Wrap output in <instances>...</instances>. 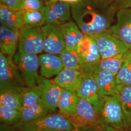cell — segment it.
Instances as JSON below:
<instances>
[{
  "mask_svg": "<svg viewBox=\"0 0 131 131\" xmlns=\"http://www.w3.org/2000/svg\"><path fill=\"white\" fill-rule=\"evenodd\" d=\"M46 2L44 0H23L24 11H41L44 8Z\"/></svg>",
  "mask_w": 131,
  "mask_h": 131,
  "instance_id": "31",
  "label": "cell"
},
{
  "mask_svg": "<svg viewBox=\"0 0 131 131\" xmlns=\"http://www.w3.org/2000/svg\"><path fill=\"white\" fill-rule=\"evenodd\" d=\"M116 23L109 31L115 37L131 45V8L118 10Z\"/></svg>",
  "mask_w": 131,
  "mask_h": 131,
  "instance_id": "12",
  "label": "cell"
},
{
  "mask_svg": "<svg viewBox=\"0 0 131 131\" xmlns=\"http://www.w3.org/2000/svg\"><path fill=\"white\" fill-rule=\"evenodd\" d=\"M45 131H62L61 130H56V129H49V130H47Z\"/></svg>",
  "mask_w": 131,
  "mask_h": 131,
  "instance_id": "39",
  "label": "cell"
},
{
  "mask_svg": "<svg viewBox=\"0 0 131 131\" xmlns=\"http://www.w3.org/2000/svg\"><path fill=\"white\" fill-rule=\"evenodd\" d=\"M82 0H51L50 1L48 2H56V1H61V2H64L66 3H68L70 4V5H73V4H76L80 2H81Z\"/></svg>",
  "mask_w": 131,
  "mask_h": 131,
  "instance_id": "36",
  "label": "cell"
},
{
  "mask_svg": "<svg viewBox=\"0 0 131 131\" xmlns=\"http://www.w3.org/2000/svg\"><path fill=\"white\" fill-rule=\"evenodd\" d=\"M38 85L41 92V99L50 112H54L57 108L62 88L53 80L42 77Z\"/></svg>",
  "mask_w": 131,
  "mask_h": 131,
  "instance_id": "13",
  "label": "cell"
},
{
  "mask_svg": "<svg viewBox=\"0 0 131 131\" xmlns=\"http://www.w3.org/2000/svg\"><path fill=\"white\" fill-rule=\"evenodd\" d=\"M19 30L0 26V50L6 56L14 57L18 50Z\"/></svg>",
  "mask_w": 131,
  "mask_h": 131,
  "instance_id": "14",
  "label": "cell"
},
{
  "mask_svg": "<svg viewBox=\"0 0 131 131\" xmlns=\"http://www.w3.org/2000/svg\"><path fill=\"white\" fill-rule=\"evenodd\" d=\"M59 56L64 68L81 70L84 62L77 50L66 48Z\"/></svg>",
  "mask_w": 131,
  "mask_h": 131,
  "instance_id": "25",
  "label": "cell"
},
{
  "mask_svg": "<svg viewBox=\"0 0 131 131\" xmlns=\"http://www.w3.org/2000/svg\"><path fill=\"white\" fill-rule=\"evenodd\" d=\"M23 107H28L37 103L41 99V92L38 85L26 87L20 92Z\"/></svg>",
  "mask_w": 131,
  "mask_h": 131,
  "instance_id": "29",
  "label": "cell"
},
{
  "mask_svg": "<svg viewBox=\"0 0 131 131\" xmlns=\"http://www.w3.org/2000/svg\"><path fill=\"white\" fill-rule=\"evenodd\" d=\"M18 51L22 53L38 55L44 52V40L41 27L26 26L19 30Z\"/></svg>",
  "mask_w": 131,
  "mask_h": 131,
  "instance_id": "8",
  "label": "cell"
},
{
  "mask_svg": "<svg viewBox=\"0 0 131 131\" xmlns=\"http://www.w3.org/2000/svg\"><path fill=\"white\" fill-rule=\"evenodd\" d=\"M51 0H46V2H49V1H50Z\"/></svg>",
  "mask_w": 131,
  "mask_h": 131,
  "instance_id": "40",
  "label": "cell"
},
{
  "mask_svg": "<svg viewBox=\"0 0 131 131\" xmlns=\"http://www.w3.org/2000/svg\"><path fill=\"white\" fill-rule=\"evenodd\" d=\"M21 119L19 122L26 123L43 117L48 114L49 109L41 99L31 106L23 107L20 110Z\"/></svg>",
  "mask_w": 131,
  "mask_h": 131,
  "instance_id": "23",
  "label": "cell"
},
{
  "mask_svg": "<svg viewBox=\"0 0 131 131\" xmlns=\"http://www.w3.org/2000/svg\"><path fill=\"white\" fill-rule=\"evenodd\" d=\"M27 87L14 58L0 52V91L20 92Z\"/></svg>",
  "mask_w": 131,
  "mask_h": 131,
  "instance_id": "3",
  "label": "cell"
},
{
  "mask_svg": "<svg viewBox=\"0 0 131 131\" xmlns=\"http://www.w3.org/2000/svg\"><path fill=\"white\" fill-rule=\"evenodd\" d=\"M40 73L42 77L49 79L56 76L64 69L59 55L45 53L39 56Z\"/></svg>",
  "mask_w": 131,
  "mask_h": 131,
  "instance_id": "16",
  "label": "cell"
},
{
  "mask_svg": "<svg viewBox=\"0 0 131 131\" xmlns=\"http://www.w3.org/2000/svg\"><path fill=\"white\" fill-rule=\"evenodd\" d=\"M0 131H15L12 125H8L1 123Z\"/></svg>",
  "mask_w": 131,
  "mask_h": 131,
  "instance_id": "35",
  "label": "cell"
},
{
  "mask_svg": "<svg viewBox=\"0 0 131 131\" xmlns=\"http://www.w3.org/2000/svg\"><path fill=\"white\" fill-rule=\"evenodd\" d=\"M0 104L20 111L23 107L20 93L14 91L5 90L0 92Z\"/></svg>",
  "mask_w": 131,
  "mask_h": 131,
  "instance_id": "27",
  "label": "cell"
},
{
  "mask_svg": "<svg viewBox=\"0 0 131 131\" xmlns=\"http://www.w3.org/2000/svg\"><path fill=\"white\" fill-rule=\"evenodd\" d=\"M65 42L66 48L77 50L84 34L73 20H70L60 25Z\"/></svg>",
  "mask_w": 131,
  "mask_h": 131,
  "instance_id": "20",
  "label": "cell"
},
{
  "mask_svg": "<svg viewBox=\"0 0 131 131\" xmlns=\"http://www.w3.org/2000/svg\"><path fill=\"white\" fill-rule=\"evenodd\" d=\"M122 57L123 56L101 59L99 61L94 63L84 64L80 70L83 75L92 76L99 71L107 70L116 75L122 67Z\"/></svg>",
  "mask_w": 131,
  "mask_h": 131,
  "instance_id": "15",
  "label": "cell"
},
{
  "mask_svg": "<svg viewBox=\"0 0 131 131\" xmlns=\"http://www.w3.org/2000/svg\"><path fill=\"white\" fill-rule=\"evenodd\" d=\"M43 11L45 14V24L61 25L71 20V5L69 3L61 1L46 2Z\"/></svg>",
  "mask_w": 131,
  "mask_h": 131,
  "instance_id": "10",
  "label": "cell"
},
{
  "mask_svg": "<svg viewBox=\"0 0 131 131\" xmlns=\"http://www.w3.org/2000/svg\"><path fill=\"white\" fill-rule=\"evenodd\" d=\"M44 1H45V2H46V0H44Z\"/></svg>",
  "mask_w": 131,
  "mask_h": 131,
  "instance_id": "42",
  "label": "cell"
},
{
  "mask_svg": "<svg viewBox=\"0 0 131 131\" xmlns=\"http://www.w3.org/2000/svg\"><path fill=\"white\" fill-rule=\"evenodd\" d=\"M99 131H123V129H117L106 125H103Z\"/></svg>",
  "mask_w": 131,
  "mask_h": 131,
  "instance_id": "34",
  "label": "cell"
},
{
  "mask_svg": "<svg viewBox=\"0 0 131 131\" xmlns=\"http://www.w3.org/2000/svg\"><path fill=\"white\" fill-rule=\"evenodd\" d=\"M24 10L11 9L0 5L1 24L13 29L20 30L24 26L23 21Z\"/></svg>",
  "mask_w": 131,
  "mask_h": 131,
  "instance_id": "21",
  "label": "cell"
},
{
  "mask_svg": "<svg viewBox=\"0 0 131 131\" xmlns=\"http://www.w3.org/2000/svg\"><path fill=\"white\" fill-rule=\"evenodd\" d=\"M68 117L77 128H91L99 131L104 125L93 105L84 99L80 98L75 110Z\"/></svg>",
  "mask_w": 131,
  "mask_h": 131,
  "instance_id": "4",
  "label": "cell"
},
{
  "mask_svg": "<svg viewBox=\"0 0 131 131\" xmlns=\"http://www.w3.org/2000/svg\"><path fill=\"white\" fill-rule=\"evenodd\" d=\"M116 76L107 70L99 71L92 76L96 81L99 92L101 96L117 95V84Z\"/></svg>",
  "mask_w": 131,
  "mask_h": 131,
  "instance_id": "17",
  "label": "cell"
},
{
  "mask_svg": "<svg viewBox=\"0 0 131 131\" xmlns=\"http://www.w3.org/2000/svg\"><path fill=\"white\" fill-rule=\"evenodd\" d=\"M41 30L44 40V52L60 55L66 48L60 25L47 24L42 26Z\"/></svg>",
  "mask_w": 131,
  "mask_h": 131,
  "instance_id": "9",
  "label": "cell"
},
{
  "mask_svg": "<svg viewBox=\"0 0 131 131\" xmlns=\"http://www.w3.org/2000/svg\"><path fill=\"white\" fill-rule=\"evenodd\" d=\"M83 76L81 70L64 68L53 80L62 89L76 91Z\"/></svg>",
  "mask_w": 131,
  "mask_h": 131,
  "instance_id": "19",
  "label": "cell"
},
{
  "mask_svg": "<svg viewBox=\"0 0 131 131\" xmlns=\"http://www.w3.org/2000/svg\"><path fill=\"white\" fill-rule=\"evenodd\" d=\"M77 52L83 59L84 64L94 63L101 59L97 45L89 35H84L79 45Z\"/></svg>",
  "mask_w": 131,
  "mask_h": 131,
  "instance_id": "18",
  "label": "cell"
},
{
  "mask_svg": "<svg viewBox=\"0 0 131 131\" xmlns=\"http://www.w3.org/2000/svg\"><path fill=\"white\" fill-rule=\"evenodd\" d=\"M1 123L14 125L21 119L20 111L12 108L0 104Z\"/></svg>",
  "mask_w": 131,
  "mask_h": 131,
  "instance_id": "28",
  "label": "cell"
},
{
  "mask_svg": "<svg viewBox=\"0 0 131 131\" xmlns=\"http://www.w3.org/2000/svg\"><path fill=\"white\" fill-rule=\"evenodd\" d=\"M112 0H82L71 5L73 20L86 35L108 31L111 27L117 8Z\"/></svg>",
  "mask_w": 131,
  "mask_h": 131,
  "instance_id": "1",
  "label": "cell"
},
{
  "mask_svg": "<svg viewBox=\"0 0 131 131\" xmlns=\"http://www.w3.org/2000/svg\"><path fill=\"white\" fill-rule=\"evenodd\" d=\"M79 99L76 91L62 89L57 105L59 113L68 117L75 110Z\"/></svg>",
  "mask_w": 131,
  "mask_h": 131,
  "instance_id": "22",
  "label": "cell"
},
{
  "mask_svg": "<svg viewBox=\"0 0 131 131\" xmlns=\"http://www.w3.org/2000/svg\"><path fill=\"white\" fill-rule=\"evenodd\" d=\"M116 77L117 84L131 85V48L123 55L122 67Z\"/></svg>",
  "mask_w": 131,
  "mask_h": 131,
  "instance_id": "26",
  "label": "cell"
},
{
  "mask_svg": "<svg viewBox=\"0 0 131 131\" xmlns=\"http://www.w3.org/2000/svg\"><path fill=\"white\" fill-rule=\"evenodd\" d=\"M123 131H131V126L129 127L123 129Z\"/></svg>",
  "mask_w": 131,
  "mask_h": 131,
  "instance_id": "38",
  "label": "cell"
},
{
  "mask_svg": "<svg viewBox=\"0 0 131 131\" xmlns=\"http://www.w3.org/2000/svg\"><path fill=\"white\" fill-rule=\"evenodd\" d=\"M96 43L101 59L123 56L131 48V45L115 37L109 31L94 35H89Z\"/></svg>",
  "mask_w": 131,
  "mask_h": 131,
  "instance_id": "7",
  "label": "cell"
},
{
  "mask_svg": "<svg viewBox=\"0 0 131 131\" xmlns=\"http://www.w3.org/2000/svg\"><path fill=\"white\" fill-rule=\"evenodd\" d=\"M114 2L117 9L131 8V0H114Z\"/></svg>",
  "mask_w": 131,
  "mask_h": 131,
  "instance_id": "33",
  "label": "cell"
},
{
  "mask_svg": "<svg viewBox=\"0 0 131 131\" xmlns=\"http://www.w3.org/2000/svg\"><path fill=\"white\" fill-rule=\"evenodd\" d=\"M24 26L30 27H42L45 24V14L41 11H25L23 15Z\"/></svg>",
  "mask_w": 131,
  "mask_h": 131,
  "instance_id": "30",
  "label": "cell"
},
{
  "mask_svg": "<svg viewBox=\"0 0 131 131\" xmlns=\"http://www.w3.org/2000/svg\"><path fill=\"white\" fill-rule=\"evenodd\" d=\"M99 115L104 125L117 129L125 128L122 105L117 95L103 97Z\"/></svg>",
  "mask_w": 131,
  "mask_h": 131,
  "instance_id": "6",
  "label": "cell"
},
{
  "mask_svg": "<svg viewBox=\"0 0 131 131\" xmlns=\"http://www.w3.org/2000/svg\"><path fill=\"white\" fill-rule=\"evenodd\" d=\"M77 131V129H76V130H74V131Z\"/></svg>",
  "mask_w": 131,
  "mask_h": 131,
  "instance_id": "41",
  "label": "cell"
},
{
  "mask_svg": "<svg viewBox=\"0 0 131 131\" xmlns=\"http://www.w3.org/2000/svg\"><path fill=\"white\" fill-rule=\"evenodd\" d=\"M117 88L126 128L131 126V85L117 84Z\"/></svg>",
  "mask_w": 131,
  "mask_h": 131,
  "instance_id": "24",
  "label": "cell"
},
{
  "mask_svg": "<svg viewBox=\"0 0 131 131\" xmlns=\"http://www.w3.org/2000/svg\"><path fill=\"white\" fill-rule=\"evenodd\" d=\"M0 5L11 9L23 10V0H0Z\"/></svg>",
  "mask_w": 131,
  "mask_h": 131,
  "instance_id": "32",
  "label": "cell"
},
{
  "mask_svg": "<svg viewBox=\"0 0 131 131\" xmlns=\"http://www.w3.org/2000/svg\"><path fill=\"white\" fill-rule=\"evenodd\" d=\"M77 131H99L98 130L91 128H78Z\"/></svg>",
  "mask_w": 131,
  "mask_h": 131,
  "instance_id": "37",
  "label": "cell"
},
{
  "mask_svg": "<svg viewBox=\"0 0 131 131\" xmlns=\"http://www.w3.org/2000/svg\"><path fill=\"white\" fill-rule=\"evenodd\" d=\"M13 58L27 87L38 85L42 78L38 73L40 69L39 56L18 51Z\"/></svg>",
  "mask_w": 131,
  "mask_h": 131,
  "instance_id": "5",
  "label": "cell"
},
{
  "mask_svg": "<svg viewBox=\"0 0 131 131\" xmlns=\"http://www.w3.org/2000/svg\"><path fill=\"white\" fill-rule=\"evenodd\" d=\"M76 93L80 98L85 99L91 103L99 114L103 97L99 92L96 81L94 77L83 75Z\"/></svg>",
  "mask_w": 131,
  "mask_h": 131,
  "instance_id": "11",
  "label": "cell"
},
{
  "mask_svg": "<svg viewBox=\"0 0 131 131\" xmlns=\"http://www.w3.org/2000/svg\"><path fill=\"white\" fill-rule=\"evenodd\" d=\"M12 126L15 131H45L49 129L73 131L77 129L69 117L60 113L47 114L32 122H19Z\"/></svg>",
  "mask_w": 131,
  "mask_h": 131,
  "instance_id": "2",
  "label": "cell"
}]
</instances>
